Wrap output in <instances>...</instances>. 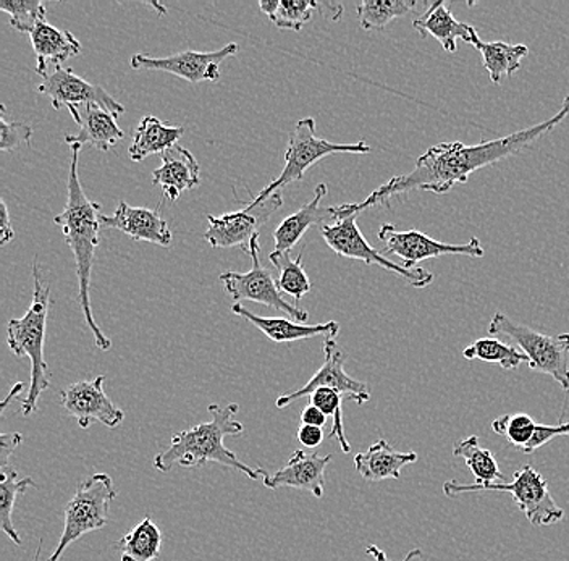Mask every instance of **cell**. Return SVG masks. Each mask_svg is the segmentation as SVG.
I'll use <instances>...</instances> for the list:
<instances>
[{
  "label": "cell",
  "mask_w": 569,
  "mask_h": 561,
  "mask_svg": "<svg viewBox=\"0 0 569 561\" xmlns=\"http://www.w3.org/2000/svg\"><path fill=\"white\" fill-rule=\"evenodd\" d=\"M326 184H318L312 200L306 202L297 212L282 220V223L277 227L276 233H273L276 251H291L300 243L301 238L311 227L329 226V222L336 223L340 220V208L338 206H327V208L320 206V201L326 198Z\"/></svg>",
  "instance_id": "cell-19"
},
{
  "label": "cell",
  "mask_w": 569,
  "mask_h": 561,
  "mask_svg": "<svg viewBox=\"0 0 569 561\" xmlns=\"http://www.w3.org/2000/svg\"><path fill=\"white\" fill-rule=\"evenodd\" d=\"M33 301L27 314L12 319L7 327V342L16 357L31 361V382L27 399L21 401V413L30 417L38 411V401L46 390L51 389V372L44 360L46 325L51 308V289L42 282L38 261L33 262Z\"/></svg>",
  "instance_id": "cell-4"
},
{
  "label": "cell",
  "mask_w": 569,
  "mask_h": 561,
  "mask_svg": "<svg viewBox=\"0 0 569 561\" xmlns=\"http://www.w3.org/2000/svg\"><path fill=\"white\" fill-rule=\"evenodd\" d=\"M23 437L18 432L0 435V474L9 470V460L13 452L20 447Z\"/></svg>",
  "instance_id": "cell-40"
},
{
  "label": "cell",
  "mask_w": 569,
  "mask_h": 561,
  "mask_svg": "<svg viewBox=\"0 0 569 561\" xmlns=\"http://www.w3.org/2000/svg\"><path fill=\"white\" fill-rule=\"evenodd\" d=\"M412 27L422 38L436 39L448 54L457 52L458 39H462L466 44L471 46H475L480 39L476 28L455 19L453 13L443 2L429 6L425 16L412 21Z\"/></svg>",
  "instance_id": "cell-22"
},
{
  "label": "cell",
  "mask_w": 569,
  "mask_h": 561,
  "mask_svg": "<svg viewBox=\"0 0 569 561\" xmlns=\"http://www.w3.org/2000/svg\"><path fill=\"white\" fill-rule=\"evenodd\" d=\"M379 240L386 244L383 253L397 256L401 259V266L407 269H416L419 262L442 258V256H466L475 259L486 256L478 238H472L468 243L462 244L442 243L419 230H398L390 223L380 227Z\"/></svg>",
  "instance_id": "cell-11"
},
{
  "label": "cell",
  "mask_w": 569,
  "mask_h": 561,
  "mask_svg": "<svg viewBox=\"0 0 569 561\" xmlns=\"http://www.w3.org/2000/svg\"><path fill=\"white\" fill-rule=\"evenodd\" d=\"M280 0H261L259 2V9H261L262 13H266L267 17H272L276 13V10L279 9Z\"/></svg>",
  "instance_id": "cell-45"
},
{
  "label": "cell",
  "mask_w": 569,
  "mask_h": 561,
  "mask_svg": "<svg viewBox=\"0 0 569 561\" xmlns=\"http://www.w3.org/2000/svg\"><path fill=\"white\" fill-rule=\"evenodd\" d=\"M0 149L3 152L13 151L18 146L30 144L33 138V128L27 123L9 122L6 117V106H0Z\"/></svg>",
  "instance_id": "cell-38"
},
{
  "label": "cell",
  "mask_w": 569,
  "mask_h": 561,
  "mask_svg": "<svg viewBox=\"0 0 569 561\" xmlns=\"http://www.w3.org/2000/svg\"><path fill=\"white\" fill-rule=\"evenodd\" d=\"M563 435H569V422H560V424L557 425L537 424L532 440L522 453L531 454L551 442L555 437Z\"/></svg>",
  "instance_id": "cell-39"
},
{
  "label": "cell",
  "mask_w": 569,
  "mask_h": 561,
  "mask_svg": "<svg viewBox=\"0 0 569 561\" xmlns=\"http://www.w3.org/2000/svg\"><path fill=\"white\" fill-rule=\"evenodd\" d=\"M0 9L9 13L10 24L18 33L31 34L46 21V7L39 0H0Z\"/></svg>",
  "instance_id": "cell-35"
},
{
  "label": "cell",
  "mask_w": 569,
  "mask_h": 561,
  "mask_svg": "<svg viewBox=\"0 0 569 561\" xmlns=\"http://www.w3.org/2000/svg\"><path fill=\"white\" fill-rule=\"evenodd\" d=\"M332 461V454L320 457L318 453H305L297 450L291 454L282 470L264 479L267 489H300L311 492L316 499H322L326 490V470Z\"/></svg>",
  "instance_id": "cell-18"
},
{
  "label": "cell",
  "mask_w": 569,
  "mask_h": 561,
  "mask_svg": "<svg viewBox=\"0 0 569 561\" xmlns=\"http://www.w3.org/2000/svg\"><path fill=\"white\" fill-rule=\"evenodd\" d=\"M231 312L247 319L249 324L261 330L267 339L276 343L300 342V340L315 339V337L336 339L340 332V325L336 321L326 322V324H301V322L290 321L287 318H262V315L254 314L249 309L241 307L240 303L233 304Z\"/></svg>",
  "instance_id": "cell-21"
},
{
  "label": "cell",
  "mask_w": 569,
  "mask_h": 561,
  "mask_svg": "<svg viewBox=\"0 0 569 561\" xmlns=\"http://www.w3.org/2000/svg\"><path fill=\"white\" fill-rule=\"evenodd\" d=\"M38 91L51 99L53 109L73 108V106L98 104L113 116L124 113V108L104 88L88 83L69 67H56L48 77L42 78Z\"/></svg>",
  "instance_id": "cell-16"
},
{
  "label": "cell",
  "mask_w": 569,
  "mask_h": 561,
  "mask_svg": "<svg viewBox=\"0 0 569 561\" xmlns=\"http://www.w3.org/2000/svg\"><path fill=\"white\" fill-rule=\"evenodd\" d=\"M106 375L91 381L70 383L60 392V403L69 417L77 419L81 429H88L92 422L116 429L122 424L124 413L113 404L104 392Z\"/></svg>",
  "instance_id": "cell-15"
},
{
  "label": "cell",
  "mask_w": 569,
  "mask_h": 561,
  "mask_svg": "<svg viewBox=\"0 0 569 561\" xmlns=\"http://www.w3.org/2000/svg\"><path fill=\"white\" fill-rule=\"evenodd\" d=\"M416 7V0H365L356 10L362 30L382 31L391 21L407 17Z\"/></svg>",
  "instance_id": "cell-30"
},
{
  "label": "cell",
  "mask_w": 569,
  "mask_h": 561,
  "mask_svg": "<svg viewBox=\"0 0 569 561\" xmlns=\"http://www.w3.org/2000/svg\"><path fill=\"white\" fill-rule=\"evenodd\" d=\"M117 549L122 553V561L158 560L162 549V532L151 517L142 518L140 524L117 542Z\"/></svg>",
  "instance_id": "cell-28"
},
{
  "label": "cell",
  "mask_w": 569,
  "mask_h": 561,
  "mask_svg": "<svg viewBox=\"0 0 569 561\" xmlns=\"http://www.w3.org/2000/svg\"><path fill=\"white\" fill-rule=\"evenodd\" d=\"M322 387L337 390L345 400H353L358 404H365L371 400L368 385L365 382L356 381L345 371V354L338 347L337 340L326 339L322 368L301 389L279 397L276 401L277 408L290 407L295 401L311 395L315 390L322 389Z\"/></svg>",
  "instance_id": "cell-14"
},
{
  "label": "cell",
  "mask_w": 569,
  "mask_h": 561,
  "mask_svg": "<svg viewBox=\"0 0 569 561\" xmlns=\"http://www.w3.org/2000/svg\"><path fill=\"white\" fill-rule=\"evenodd\" d=\"M16 233H13L12 226H10L9 208L6 202H0V244L6 247L10 241L13 240Z\"/></svg>",
  "instance_id": "cell-42"
},
{
  "label": "cell",
  "mask_w": 569,
  "mask_h": 561,
  "mask_svg": "<svg viewBox=\"0 0 569 561\" xmlns=\"http://www.w3.org/2000/svg\"><path fill=\"white\" fill-rule=\"evenodd\" d=\"M537 422L529 414L515 413L501 417L492 422V431L505 437L508 443L525 452L536 432Z\"/></svg>",
  "instance_id": "cell-36"
},
{
  "label": "cell",
  "mask_w": 569,
  "mask_h": 561,
  "mask_svg": "<svg viewBox=\"0 0 569 561\" xmlns=\"http://www.w3.org/2000/svg\"><path fill=\"white\" fill-rule=\"evenodd\" d=\"M298 442L301 445L308 447V449H316L322 443L323 432L320 428H315V425H301L298 429Z\"/></svg>",
  "instance_id": "cell-41"
},
{
  "label": "cell",
  "mask_w": 569,
  "mask_h": 561,
  "mask_svg": "<svg viewBox=\"0 0 569 561\" xmlns=\"http://www.w3.org/2000/svg\"><path fill=\"white\" fill-rule=\"evenodd\" d=\"M343 397L333 389H327V387H322V389L315 390V392L309 395V403L315 404L316 408H319L327 418L333 419L332 432H330V437L332 439H337L338 443H340L341 452L350 453L351 445L348 442L347 434H345L343 428Z\"/></svg>",
  "instance_id": "cell-34"
},
{
  "label": "cell",
  "mask_w": 569,
  "mask_h": 561,
  "mask_svg": "<svg viewBox=\"0 0 569 561\" xmlns=\"http://www.w3.org/2000/svg\"><path fill=\"white\" fill-rule=\"evenodd\" d=\"M152 183L162 188L166 200L177 201L184 191L194 190L199 179V163L191 151L173 146L162 154V166L152 173Z\"/></svg>",
  "instance_id": "cell-23"
},
{
  "label": "cell",
  "mask_w": 569,
  "mask_h": 561,
  "mask_svg": "<svg viewBox=\"0 0 569 561\" xmlns=\"http://www.w3.org/2000/svg\"><path fill=\"white\" fill-rule=\"evenodd\" d=\"M567 117H569V96L565 98L563 106L551 119L516 131L508 137L483 141V143L475 146H466L461 141L432 146L416 161L411 172L393 177L382 187L373 190L365 201L341 204V219L358 216L359 212L379 204H389L391 198L409 194L411 191H430L433 194L448 193L457 184L466 183L471 173L503 161V159L528 148L533 141L560 126Z\"/></svg>",
  "instance_id": "cell-1"
},
{
  "label": "cell",
  "mask_w": 569,
  "mask_h": 561,
  "mask_svg": "<svg viewBox=\"0 0 569 561\" xmlns=\"http://www.w3.org/2000/svg\"><path fill=\"white\" fill-rule=\"evenodd\" d=\"M356 220H358V216H350V218L338 220L336 223L320 227V236L333 253L341 256V258L366 262L369 266H379V268L407 280L409 285L416 287V289H426L433 282V273L426 271V269L403 268L398 262L391 261L386 254L373 250L359 230Z\"/></svg>",
  "instance_id": "cell-9"
},
{
  "label": "cell",
  "mask_w": 569,
  "mask_h": 561,
  "mask_svg": "<svg viewBox=\"0 0 569 561\" xmlns=\"http://www.w3.org/2000/svg\"><path fill=\"white\" fill-rule=\"evenodd\" d=\"M80 151V144L71 146L67 204L62 214L53 218V223L62 227L67 244L73 251L78 277V304L83 311L84 321H87L92 335H94L96 347L99 350L109 351L112 348V342L96 324L94 315H92L91 298H89L92 264H94L96 248L99 247V230L102 229L101 206L98 202L89 201L83 187H81L80 176H78Z\"/></svg>",
  "instance_id": "cell-2"
},
{
  "label": "cell",
  "mask_w": 569,
  "mask_h": 561,
  "mask_svg": "<svg viewBox=\"0 0 569 561\" xmlns=\"http://www.w3.org/2000/svg\"><path fill=\"white\" fill-rule=\"evenodd\" d=\"M36 54V73L48 77V67H63L71 57L81 52V42L70 31L52 27L48 21L38 24L30 34Z\"/></svg>",
  "instance_id": "cell-24"
},
{
  "label": "cell",
  "mask_w": 569,
  "mask_h": 561,
  "mask_svg": "<svg viewBox=\"0 0 569 561\" xmlns=\"http://www.w3.org/2000/svg\"><path fill=\"white\" fill-rule=\"evenodd\" d=\"M112 478L104 472L91 475L78 485L73 499L66 507V524L62 538L48 561H59L70 543L78 541L89 532L99 531L109 523L110 503L117 499Z\"/></svg>",
  "instance_id": "cell-8"
},
{
  "label": "cell",
  "mask_w": 569,
  "mask_h": 561,
  "mask_svg": "<svg viewBox=\"0 0 569 561\" xmlns=\"http://www.w3.org/2000/svg\"><path fill=\"white\" fill-rule=\"evenodd\" d=\"M447 497H457L468 492H508L513 497L516 505L528 518L529 523L536 528L560 523L565 518L563 508L555 502L551 497L549 482L533 470L531 464H526L515 472L513 481L493 482V484H460L457 481H448L443 484Z\"/></svg>",
  "instance_id": "cell-6"
},
{
  "label": "cell",
  "mask_w": 569,
  "mask_h": 561,
  "mask_svg": "<svg viewBox=\"0 0 569 561\" xmlns=\"http://www.w3.org/2000/svg\"><path fill=\"white\" fill-rule=\"evenodd\" d=\"M102 229L119 230L133 240L169 248L172 244V230L159 209L131 208L120 202L113 216H101Z\"/></svg>",
  "instance_id": "cell-17"
},
{
  "label": "cell",
  "mask_w": 569,
  "mask_h": 561,
  "mask_svg": "<svg viewBox=\"0 0 569 561\" xmlns=\"http://www.w3.org/2000/svg\"><path fill=\"white\" fill-rule=\"evenodd\" d=\"M462 357L469 361L479 360L487 362V364H498L507 371H513L522 362H529L528 357L522 351L516 350L513 344L501 342L496 337L476 340L475 343L465 348Z\"/></svg>",
  "instance_id": "cell-32"
},
{
  "label": "cell",
  "mask_w": 569,
  "mask_h": 561,
  "mask_svg": "<svg viewBox=\"0 0 569 561\" xmlns=\"http://www.w3.org/2000/svg\"><path fill=\"white\" fill-rule=\"evenodd\" d=\"M69 110L78 126L77 134L66 137L70 146L89 144L94 146L99 151H109L112 146L123 140L124 133L117 126L116 116L101 106H73Z\"/></svg>",
  "instance_id": "cell-20"
},
{
  "label": "cell",
  "mask_w": 569,
  "mask_h": 561,
  "mask_svg": "<svg viewBox=\"0 0 569 561\" xmlns=\"http://www.w3.org/2000/svg\"><path fill=\"white\" fill-rule=\"evenodd\" d=\"M0 528L9 535L10 541L21 545V538L13 525V508H16L18 495L27 492L28 489H38L33 478L18 479L17 471L7 470L0 474Z\"/></svg>",
  "instance_id": "cell-33"
},
{
  "label": "cell",
  "mask_w": 569,
  "mask_h": 561,
  "mask_svg": "<svg viewBox=\"0 0 569 561\" xmlns=\"http://www.w3.org/2000/svg\"><path fill=\"white\" fill-rule=\"evenodd\" d=\"M208 410L211 421L173 435L169 449L154 458L156 470L169 472L176 467L202 468L208 463H217L243 472L252 481H264L269 478L264 468L248 467L223 443L227 435L237 437L244 432L243 424L234 419L240 407L237 403H229L227 407L209 404Z\"/></svg>",
  "instance_id": "cell-3"
},
{
  "label": "cell",
  "mask_w": 569,
  "mask_h": 561,
  "mask_svg": "<svg viewBox=\"0 0 569 561\" xmlns=\"http://www.w3.org/2000/svg\"><path fill=\"white\" fill-rule=\"evenodd\" d=\"M237 42H230L220 51L213 52L187 51L169 57L134 54L131 57L130 66L134 70L172 73L193 84L202 83V81L216 83L220 80V63L237 56Z\"/></svg>",
  "instance_id": "cell-13"
},
{
  "label": "cell",
  "mask_w": 569,
  "mask_h": 561,
  "mask_svg": "<svg viewBox=\"0 0 569 561\" xmlns=\"http://www.w3.org/2000/svg\"><path fill=\"white\" fill-rule=\"evenodd\" d=\"M475 48L482 56L483 67L490 74L492 83H501L505 77H511L521 69L522 59L529 54L525 44H508V42H483L479 39Z\"/></svg>",
  "instance_id": "cell-27"
},
{
  "label": "cell",
  "mask_w": 569,
  "mask_h": 561,
  "mask_svg": "<svg viewBox=\"0 0 569 561\" xmlns=\"http://www.w3.org/2000/svg\"><path fill=\"white\" fill-rule=\"evenodd\" d=\"M282 194L273 193L259 204L244 206L240 211L213 218L208 216V230L204 240L212 248L241 247L248 253L252 238L259 236V229L270 219L273 212L282 208Z\"/></svg>",
  "instance_id": "cell-12"
},
{
  "label": "cell",
  "mask_w": 569,
  "mask_h": 561,
  "mask_svg": "<svg viewBox=\"0 0 569 561\" xmlns=\"http://www.w3.org/2000/svg\"><path fill=\"white\" fill-rule=\"evenodd\" d=\"M270 264L279 271V289L283 294L301 300L312 289L311 280L302 268V253L298 258L291 251H273L269 256Z\"/></svg>",
  "instance_id": "cell-31"
},
{
  "label": "cell",
  "mask_w": 569,
  "mask_h": 561,
  "mask_svg": "<svg viewBox=\"0 0 569 561\" xmlns=\"http://www.w3.org/2000/svg\"><path fill=\"white\" fill-rule=\"evenodd\" d=\"M259 253H261V243H259V236H256L248 248V254L252 259L251 271L220 273V282L226 287L227 293L237 301H252V303L273 308L290 315L293 321L305 324L308 321V312L284 300L279 283L273 279L272 272L264 268Z\"/></svg>",
  "instance_id": "cell-10"
},
{
  "label": "cell",
  "mask_w": 569,
  "mask_h": 561,
  "mask_svg": "<svg viewBox=\"0 0 569 561\" xmlns=\"http://www.w3.org/2000/svg\"><path fill=\"white\" fill-rule=\"evenodd\" d=\"M455 457L462 458L466 467L475 474L476 484H493L503 482L505 475L498 467V461L490 450L482 449L478 435L468 437L453 447Z\"/></svg>",
  "instance_id": "cell-29"
},
{
  "label": "cell",
  "mask_w": 569,
  "mask_h": 561,
  "mask_svg": "<svg viewBox=\"0 0 569 561\" xmlns=\"http://www.w3.org/2000/svg\"><path fill=\"white\" fill-rule=\"evenodd\" d=\"M183 133V127L166 126L154 116L142 117L134 133L133 144L128 149V156L133 162H142L149 156H162L177 146Z\"/></svg>",
  "instance_id": "cell-26"
},
{
  "label": "cell",
  "mask_w": 569,
  "mask_h": 561,
  "mask_svg": "<svg viewBox=\"0 0 569 561\" xmlns=\"http://www.w3.org/2000/svg\"><path fill=\"white\" fill-rule=\"evenodd\" d=\"M21 390H23V383L18 382L16 387H13L12 390H10L9 395H7V399L3 400L2 408H0V413H3L6 411V408L9 407L10 401L12 399H17L18 395H20Z\"/></svg>",
  "instance_id": "cell-46"
},
{
  "label": "cell",
  "mask_w": 569,
  "mask_h": 561,
  "mask_svg": "<svg viewBox=\"0 0 569 561\" xmlns=\"http://www.w3.org/2000/svg\"><path fill=\"white\" fill-rule=\"evenodd\" d=\"M318 9L322 6L312 0H280L279 9L269 20L280 30L301 31Z\"/></svg>",
  "instance_id": "cell-37"
},
{
  "label": "cell",
  "mask_w": 569,
  "mask_h": 561,
  "mask_svg": "<svg viewBox=\"0 0 569 561\" xmlns=\"http://www.w3.org/2000/svg\"><path fill=\"white\" fill-rule=\"evenodd\" d=\"M419 460L416 452H398L387 440H377L366 452L355 457V468L362 479L371 482L401 479V471Z\"/></svg>",
  "instance_id": "cell-25"
},
{
  "label": "cell",
  "mask_w": 569,
  "mask_h": 561,
  "mask_svg": "<svg viewBox=\"0 0 569 561\" xmlns=\"http://www.w3.org/2000/svg\"><path fill=\"white\" fill-rule=\"evenodd\" d=\"M42 543V541H41ZM41 543H39L38 550H36V555L33 561H39V555H41Z\"/></svg>",
  "instance_id": "cell-47"
},
{
  "label": "cell",
  "mask_w": 569,
  "mask_h": 561,
  "mask_svg": "<svg viewBox=\"0 0 569 561\" xmlns=\"http://www.w3.org/2000/svg\"><path fill=\"white\" fill-rule=\"evenodd\" d=\"M366 553H368L369 557H372L376 561H391L389 557H387V553L383 552L382 549H379L377 545H369L368 549H366ZM422 557V550L421 549H415L411 550V552L408 553L407 557H405L401 561H415L418 559H421Z\"/></svg>",
  "instance_id": "cell-44"
},
{
  "label": "cell",
  "mask_w": 569,
  "mask_h": 561,
  "mask_svg": "<svg viewBox=\"0 0 569 561\" xmlns=\"http://www.w3.org/2000/svg\"><path fill=\"white\" fill-rule=\"evenodd\" d=\"M327 417L316 408L315 404L309 403L305 410L301 411V424L302 425H315V428L322 429L326 425Z\"/></svg>",
  "instance_id": "cell-43"
},
{
  "label": "cell",
  "mask_w": 569,
  "mask_h": 561,
  "mask_svg": "<svg viewBox=\"0 0 569 561\" xmlns=\"http://www.w3.org/2000/svg\"><path fill=\"white\" fill-rule=\"evenodd\" d=\"M490 337H507L528 357L529 369L550 375L569 392V333L547 335L497 312L489 325Z\"/></svg>",
  "instance_id": "cell-5"
},
{
  "label": "cell",
  "mask_w": 569,
  "mask_h": 561,
  "mask_svg": "<svg viewBox=\"0 0 569 561\" xmlns=\"http://www.w3.org/2000/svg\"><path fill=\"white\" fill-rule=\"evenodd\" d=\"M371 146L365 141L351 144L330 143L316 137L315 119L308 117L297 123L288 140V149L284 152V166L282 173L276 180L270 181L264 190L259 191L258 197L252 198L249 204H259L272 197L273 193L293 181L305 179L306 170L311 169L320 159L332 154H369Z\"/></svg>",
  "instance_id": "cell-7"
}]
</instances>
